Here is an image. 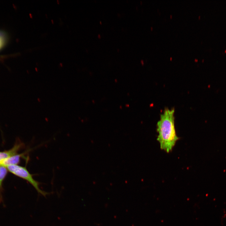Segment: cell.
<instances>
[{"mask_svg":"<svg viewBox=\"0 0 226 226\" xmlns=\"http://www.w3.org/2000/svg\"><path fill=\"white\" fill-rule=\"evenodd\" d=\"M174 113V109H166L157 123V140L160 148L167 153L172 150L179 139L175 130Z\"/></svg>","mask_w":226,"mask_h":226,"instance_id":"obj_1","label":"cell"},{"mask_svg":"<svg viewBox=\"0 0 226 226\" xmlns=\"http://www.w3.org/2000/svg\"><path fill=\"white\" fill-rule=\"evenodd\" d=\"M6 167L8 171L30 183L38 193L45 197L49 194L40 188L39 186L40 183L34 179L33 175L29 172L25 167L16 165L9 166Z\"/></svg>","mask_w":226,"mask_h":226,"instance_id":"obj_2","label":"cell"},{"mask_svg":"<svg viewBox=\"0 0 226 226\" xmlns=\"http://www.w3.org/2000/svg\"><path fill=\"white\" fill-rule=\"evenodd\" d=\"M24 146L23 143L17 141L12 148L8 150L0 151V165L5 159L18 154V152Z\"/></svg>","mask_w":226,"mask_h":226,"instance_id":"obj_3","label":"cell"},{"mask_svg":"<svg viewBox=\"0 0 226 226\" xmlns=\"http://www.w3.org/2000/svg\"><path fill=\"white\" fill-rule=\"evenodd\" d=\"M24 153L17 154L5 159L1 165L6 167L10 165H18L20 163V158L24 156Z\"/></svg>","mask_w":226,"mask_h":226,"instance_id":"obj_4","label":"cell"},{"mask_svg":"<svg viewBox=\"0 0 226 226\" xmlns=\"http://www.w3.org/2000/svg\"><path fill=\"white\" fill-rule=\"evenodd\" d=\"M8 171L7 168L0 165V201L2 199V192L3 190V183Z\"/></svg>","mask_w":226,"mask_h":226,"instance_id":"obj_5","label":"cell"},{"mask_svg":"<svg viewBox=\"0 0 226 226\" xmlns=\"http://www.w3.org/2000/svg\"><path fill=\"white\" fill-rule=\"evenodd\" d=\"M5 40L4 37L0 34V49L4 45Z\"/></svg>","mask_w":226,"mask_h":226,"instance_id":"obj_6","label":"cell"},{"mask_svg":"<svg viewBox=\"0 0 226 226\" xmlns=\"http://www.w3.org/2000/svg\"><path fill=\"white\" fill-rule=\"evenodd\" d=\"M126 106H127V107H129V105H128V104H127V105H126Z\"/></svg>","mask_w":226,"mask_h":226,"instance_id":"obj_7","label":"cell"}]
</instances>
